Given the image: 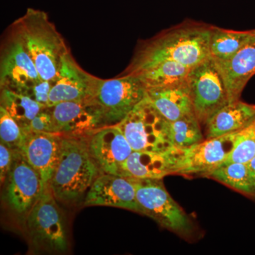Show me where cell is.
Wrapping results in <instances>:
<instances>
[{"label": "cell", "instance_id": "32", "mask_svg": "<svg viewBox=\"0 0 255 255\" xmlns=\"http://www.w3.org/2000/svg\"><path fill=\"white\" fill-rule=\"evenodd\" d=\"M254 125H255V122H254Z\"/></svg>", "mask_w": 255, "mask_h": 255}, {"label": "cell", "instance_id": "28", "mask_svg": "<svg viewBox=\"0 0 255 255\" xmlns=\"http://www.w3.org/2000/svg\"><path fill=\"white\" fill-rule=\"evenodd\" d=\"M29 132L58 134L50 107H46L31 121Z\"/></svg>", "mask_w": 255, "mask_h": 255}, {"label": "cell", "instance_id": "31", "mask_svg": "<svg viewBox=\"0 0 255 255\" xmlns=\"http://www.w3.org/2000/svg\"><path fill=\"white\" fill-rule=\"evenodd\" d=\"M247 164H248V169H249L252 180H253V184H254L255 187V156Z\"/></svg>", "mask_w": 255, "mask_h": 255}, {"label": "cell", "instance_id": "25", "mask_svg": "<svg viewBox=\"0 0 255 255\" xmlns=\"http://www.w3.org/2000/svg\"><path fill=\"white\" fill-rule=\"evenodd\" d=\"M201 124L195 115L169 122L171 140L175 147L187 149L204 141Z\"/></svg>", "mask_w": 255, "mask_h": 255}, {"label": "cell", "instance_id": "27", "mask_svg": "<svg viewBox=\"0 0 255 255\" xmlns=\"http://www.w3.org/2000/svg\"><path fill=\"white\" fill-rule=\"evenodd\" d=\"M26 134L7 111L0 106L1 142L13 150H20L26 138Z\"/></svg>", "mask_w": 255, "mask_h": 255}, {"label": "cell", "instance_id": "23", "mask_svg": "<svg viewBox=\"0 0 255 255\" xmlns=\"http://www.w3.org/2000/svg\"><path fill=\"white\" fill-rule=\"evenodd\" d=\"M1 107L7 111L22 128L26 133L29 132L31 121L46 106L38 103L27 96L16 93L8 89H1Z\"/></svg>", "mask_w": 255, "mask_h": 255}, {"label": "cell", "instance_id": "4", "mask_svg": "<svg viewBox=\"0 0 255 255\" xmlns=\"http://www.w3.org/2000/svg\"><path fill=\"white\" fill-rule=\"evenodd\" d=\"M117 125L133 151L162 152L175 147L171 140L169 122L147 97Z\"/></svg>", "mask_w": 255, "mask_h": 255}, {"label": "cell", "instance_id": "15", "mask_svg": "<svg viewBox=\"0 0 255 255\" xmlns=\"http://www.w3.org/2000/svg\"><path fill=\"white\" fill-rule=\"evenodd\" d=\"M85 205L113 206L140 213L132 179L107 173L96 178L87 192Z\"/></svg>", "mask_w": 255, "mask_h": 255}, {"label": "cell", "instance_id": "9", "mask_svg": "<svg viewBox=\"0 0 255 255\" xmlns=\"http://www.w3.org/2000/svg\"><path fill=\"white\" fill-rule=\"evenodd\" d=\"M50 108L60 135L87 137L98 129L108 127L100 106L92 97L60 102Z\"/></svg>", "mask_w": 255, "mask_h": 255}, {"label": "cell", "instance_id": "12", "mask_svg": "<svg viewBox=\"0 0 255 255\" xmlns=\"http://www.w3.org/2000/svg\"><path fill=\"white\" fill-rule=\"evenodd\" d=\"M87 142L102 173L122 176V165L133 150L117 124L98 129L87 136Z\"/></svg>", "mask_w": 255, "mask_h": 255}, {"label": "cell", "instance_id": "6", "mask_svg": "<svg viewBox=\"0 0 255 255\" xmlns=\"http://www.w3.org/2000/svg\"><path fill=\"white\" fill-rule=\"evenodd\" d=\"M187 83L194 114L201 124L206 125L218 111L229 103L224 80L211 56L190 69Z\"/></svg>", "mask_w": 255, "mask_h": 255}, {"label": "cell", "instance_id": "13", "mask_svg": "<svg viewBox=\"0 0 255 255\" xmlns=\"http://www.w3.org/2000/svg\"><path fill=\"white\" fill-rule=\"evenodd\" d=\"M186 149L174 147L162 152L132 151L122 167L123 177L137 179H162L179 173Z\"/></svg>", "mask_w": 255, "mask_h": 255}, {"label": "cell", "instance_id": "11", "mask_svg": "<svg viewBox=\"0 0 255 255\" xmlns=\"http://www.w3.org/2000/svg\"><path fill=\"white\" fill-rule=\"evenodd\" d=\"M5 182L6 201L19 214L29 212L45 187L41 176L19 150H14V161Z\"/></svg>", "mask_w": 255, "mask_h": 255}, {"label": "cell", "instance_id": "30", "mask_svg": "<svg viewBox=\"0 0 255 255\" xmlns=\"http://www.w3.org/2000/svg\"><path fill=\"white\" fill-rule=\"evenodd\" d=\"M14 150L7 145L0 143V179L3 184L6 182V178L14 161Z\"/></svg>", "mask_w": 255, "mask_h": 255}, {"label": "cell", "instance_id": "20", "mask_svg": "<svg viewBox=\"0 0 255 255\" xmlns=\"http://www.w3.org/2000/svg\"><path fill=\"white\" fill-rule=\"evenodd\" d=\"M147 97L169 122L195 115L187 81L165 88L147 90Z\"/></svg>", "mask_w": 255, "mask_h": 255}, {"label": "cell", "instance_id": "21", "mask_svg": "<svg viewBox=\"0 0 255 255\" xmlns=\"http://www.w3.org/2000/svg\"><path fill=\"white\" fill-rule=\"evenodd\" d=\"M189 67L183 64L167 60L148 67L135 74L146 90L165 88L187 81Z\"/></svg>", "mask_w": 255, "mask_h": 255}, {"label": "cell", "instance_id": "5", "mask_svg": "<svg viewBox=\"0 0 255 255\" xmlns=\"http://www.w3.org/2000/svg\"><path fill=\"white\" fill-rule=\"evenodd\" d=\"M132 179L140 214L148 216L172 232L179 235L191 233L192 223L190 218L169 195L162 179Z\"/></svg>", "mask_w": 255, "mask_h": 255}, {"label": "cell", "instance_id": "14", "mask_svg": "<svg viewBox=\"0 0 255 255\" xmlns=\"http://www.w3.org/2000/svg\"><path fill=\"white\" fill-rule=\"evenodd\" d=\"M100 79L80 68L68 51L62 58L58 77L50 90L48 107L60 102L92 98Z\"/></svg>", "mask_w": 255, "mask_h": 255}, {"label": "cell", "instance_id": "1", "mask_svg": "<svg viewBox=\"0 0 255 255\" xmlns=\"http://www.w3.org/2000/svg\"><path fill=\"white\" fill-rule=\"evenodd\" d=\"M211 27L212 25L189 21L161 32L137 47L123 75L167 60L189 68L195 66L210 57Z\"/></svg>", "mask_w": 255, "mask_h": 255}, {"label": "cell", "instance_id": "19", "mask_svg": "<svg viewBox=\"0 0 255 255\" xmlns=\"http://www.w3.org/2000/svg\"><path fill=\"white\" fill-rule=\"evenodd\" d=\"M255 120V105L241 100L224 106L206 124V139L239 131Z\"/></svg>", "mask_w": 255, "mask_h": 255}, {"label": "cell", "instance_id": "3", "mask_svg": "<svg viewBox=\"0 0 255 255\" xmlns=\"http://www.w3.org/2000/svg\"><path fill=\"white\" fill-rule=\"evenodd\" d=\"M101 173L87 137L62 135L59 160L49 182L55 199L67 203L78 201Z\"/></svg>", "mask_w": 255, "mask_h": 255}, {"label": "cell", "instance_id": "10", "mask_svg": "<svg viewBox=\"0 0 255 255\" xmlns=\"http://www.w3.org/2000/svg\"><path fill=\"white\" fill-rule=\"evenodd\" d=\"M42 79L14 31L5 43L0 63V86L23 95Z\"/></svg>", "mask_w": 255, "mask_h": 255}, {"label": "cell", "instance_id": "22", "mask_svg": "<svg viewBox=\"0 0 255 255\" xmlns=\"http://www.w3.org/2000/svg\"><path fill=\"white\" fill-rule=\"evenodd\" d=\"M255 29L236 31L212 26L210 56L216 61L230 59L254 36Z\"/></svg>", "mask_w": 255, "mask_h": 255}, {"label": "cell", "instance_id": "29", "mask_svg": "<svg viewBox=\"0 0 255 255\" xmlns=\"http://www.w3.org/2000/svg\"><path fill=\"white\" fill-rule=\"evenodd\" d=\"M53 85V82L41 80V81L36 82L31 88L28 89L23 95L27 96L38 103L48 107L50 92Z\"/></svg>", "mask_w": 255, "mask_h": 255}, {"label": "cell", "instance_id": "7", "mask_svg": "<svg viewBox=\"0 0 255 255\" xmlns=\"http://www.w3.org/2000/svg\"><path fill=\"white\" fill-rule=\"evenodd\" d=\"M147 97V90L135 75L100 79L92 98L100 106L107 126L117 125Z\"/></svg>", "mask_w": 255, "mask_h": 255}, {"label": "cell", "instance_id": "2", "mask_svg": "<svg viewBox=\"0 0 255 255\" xmlns=\"http://www.w3.org/2000/svg\"><path fill=\"white\" fill-rule=\"evenodd\" d=\"M13 26V31L36 65L42 80L54 83L62 58L70 50L48 14L28 8Z\"/></svg>", "mask_w": 255, "mask_h": 255}, {"label": "cell", "instance_id": "26", "mask_svg": "<svg viewBox=\"0 0 255 255\" xmlns=\"http://www.w3.org/2000/svg\"><path fill=\"white\" fill-rule=\"evenodd\" d=\"M254 122L236 132L232 151L225 162H239V163L248 164L255 157Z\"/></svg>", "mask_w": 255, "mask_h": 255}, {"label": "cell", "instance_id": "8", "mask_svg": "<svg viewBox=\"0 0 255 255\" xmlns=\"http://www.w3.org/2000/svg\"><path fill=\"white\" fill-rule=\"evenodd\" d=\"M49 184L30 210L27 228L33 245L48 251L65 252L68 239L63 215L55 200Z\"/></svg>", "mask_w": 255, "mask_h": 255}, {"label": "cell", "instance_id": "18", "mask_svg": "<svg viewBox=\"0 0 255 255\" xmlns=\"http://www.w3.org/2000/svg\"><path fill=\"white\" fill-rule=\"evenodd\" d=\"M215 62L226 84L229 103L241 100L247 84L255 75V34L230 59Z\"/></svg>", "mask_w": 255, "mask_h": 255}, {"label": "cell", "instance_id": "17", "mask_svg": "<svg viewBox=\"0 0 255 255\" xmlns=\"http://www.w3.org/2000/svg\"><path fill=\"white\" fill-rule=\"evenodd\" d=\"M62 135L28 132L20 151L25 159L49 184L59 160Z\"/></svg>", "mask_w": 255, "mask_h": 255}, {"label": "cell", "instance_id": "24", "mask_svg": "<svg viewBox=\"0 0 255 255\" xmlns=\"http://www.w3.org/2000/svg\"><path fill=\"white\" fill-rule=\"evenodd\" d=\"M206 177L213 178L245 194H255V187L247 164L224 162Z\"/></svg>", "mask_w": 255, "mask_h": 255}, {"label": "cell", "instance_id": "16", "mask_svg": "<svg viewBox=\"0 0 255 255\" xmlns=\"http://www.w3.org/2000/svg\"><path fill=\"white\" fill-rule=\"evenodd\" d=\"M236 132L206 139L186 149L179 174H201L206 177L224 163L234 145Z\"/></svg>", "mask_w": 255, "mask_h": 255}]
</instances>
